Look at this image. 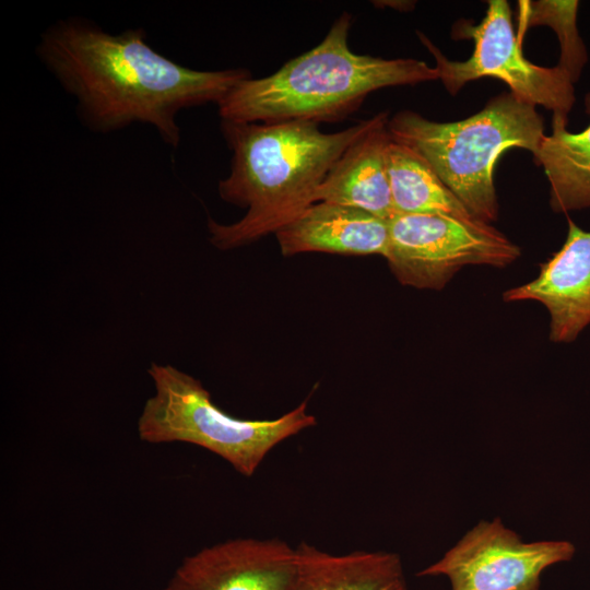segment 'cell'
<instances>
[{"instance_id":"obj_1","label":"cell","mask_w":590,"mask_h":590,"mask_svg":"<svg viewBox=\"0 0 590 590\" xmlns=\"http://www.w3.org/2000/svg\"><path fill=\"white\" fill-rule=\"evenodd\" d=\"M36 55L75 102L91 131L110 133L133 123L153 127L177 148L181 110L221 101L251 76L246 69L202 71L156 51L143 28L117 34L81 16L54 22L39 36Z\"/></svg>"},{"instance_id":"obj_2","label":"cell","mask_w":590,"mask_h":590,"mask_svg":"<svg viewBox=\"0 0 590 590\" xmlns=\"http://www.w3.org/2000/svg\"><path fill=\"white\" fill-rule=\"evenodd\" d=\"M387 114L330 133L308 120H222L232 160L228 176L219 182V194L247 212L231 224L209 219L211 244L221 250L237 248L295 220L315 203L317 189L344 151Z\"/></svg>"},{"instance_id":"obj_3","label":"cell","mask_w":590,"mask_h":590,"mask_svg":"<svg viewBox=\"0 0 590 590\" xmlns=\"http://www.w3.org/2000/svg\"><path fill=\"white\" fill-rule=\"evenodd\" d=\"M350 27L351 15L344 12L317 46L268 76L239 82L217 105L221 120L338 121L379 88L439 79L438 69L422 60L353 52Z\"/></svg>"},{"instance_id":"obj_4","label":"cell","mask_w":590,"mask_h":590,"mask_svg":"<svg viewBox=\"0 0 590 590\" xmlns=\"http://www.w3.org/2000/svg\"><path fill=\"white\" fill-rule=\"evenodd\" d=\"M387 129L392 140L428 162L473 217L487 224L498 217L493 170L499 156L510 148L535 155L545 135L535 106L511 92L453 122H436L402 110L388 120Z\"/></svg>"},{"instance_id":"obj_5","label":"cell","mask_w":590,"mask_h":590,"mask_svg":"<svg viewBox=\"0 0 590 590\" xmlns=\"http://www.w3.org/2000/svg\"><path fill=\"white\" fill-rule=\"evenodd\" d=\"M155 393L138 420V435L149 444L188 442L252 476L269 452L283 440L316 425L307 401L272 420H243L219 409L194 377L169 364L148 369Z\"/></svg>"},{"instance_id":"obj_6","label":"cell","mask_w":590,"mask_h":590,"mask_svg":"<svg viewBox=\"0 0 590 590\" xmlns=\"http://www.w3.org/2000/svg\"><path fill=\"white\" fill-rule=\"evenodd\" d=\"M386 259L396 279L416 288L441 290L463 267L504 268L520 248L491 224L434 213H397L388 221Z\"/></svg>"},{"instance_id":"obj_7","label":"cell","mask_w":590,"mask_h":590,"mask_svg":"<svg viewBox=\"0 0 590 590\" xmlns=\"http://www.w3.org/2000/svg\"><path fill=\"white\" fill-rule=\"evenodd\" d=\"M456 33L474 43L473 54L464 61L447 59L424 34L417 32L421 42L434 56L439 80L450 94H457L469 81L496 78L523 102L552 110L554 116L568 118L575 103L570 75L559 66L541 67L524 57L512 28L507 1L489 0L480 24L459 23Z\"/></svg>"},{"instance_id":"obj_8","label":"cell","mask_w":590,"mask_h":590,"mask_svg":"<svg viewBox=\"0 0 590 590\" xmlns=\"http://www.w3.org/2000/svg\"><path fill=\"white\" fill-rule=\"evenodd\" d=\"M574 554L568 541L523 542L495 518L480 521L417 576H446L451 590H540L543 571Z\"/></svg>"},{"instance_id":"obj_9","label":"cell","mask_w":590,"mask_h":590,"mask_svg":"<svg viewBox=\"0 0 590 590\" xmlns=\"http://www.w3.org/2000/svg\"><path fill=\"white\" fill-rule=\"evenodd\" d=\"M296 547L280 539L239 538L186 557L163 590H294Z\"/></svg>"},{"instance_id":"obj_10","label":"cell","mask_w":590,"mask_h":590,"mask_svg":"<svg viewBox=\"0 0 590 590\" xmlns=\"http://www.w3.org/2000/svg\"><path fill=\"white\" fill-rule=\"evenodd\" d=\"M503 299L541 303L550 315V340H576L590 324V232L569 220L562 248L542 263L534 280L507 290Z\"/></svg>"},{"instance_id":"obj_11","label":"cell","mask_w":590,"mask_h":590,"mask_svg":"<svg viewBox=\"0 0 590 590\" xmlns=\"http://www.w3.org/2000/svg\"><path fill=\"white\" fill-rule=\"evenodd\" d=\"M278 238L283 256L302 252L380 255L389 246L388 221L361 209L316 202L280 228Z\"/></svg>"},{"instance_id":"obj_12","label":"cell","mask_w":590,"mask_h":590,"mask_svg":"<svg viewBox=\"0 0 590 590\" xmlns=\"http://www.w3.org/2000/svg\"><path fill=\"white\" fill-rule=\"evenodd\" d=\"M388 120L387 114L344 151L317 189L315 203L352 206L386 221L394 216L386 167Z\"/></svg>"},{"instance_id":"obj_13","label":"cell","mask_w":590,"mask_h":590,"mask_svg":"<svg viewBox=\"0 0 590 590\" xmlns=\"http://www.w3.org/2000/svg\"><path fill=\"white\" fill-rule=\"evenodd\" d=\"M294 590H408L401 558L386 551L335 555L303 541L296 546Z\"/></svg>"},{"instance_id":"obj_14","label":"cell","mask_w":590,"mask_h":590,"mask_svg":"<svg viewBox=\"0 0 590 590\" xmlns=\"http://www.w3.org/2000/svg\"><path fill=\"white\" fill-rule=\"evenodd\" d=\"M590 114V94L586 99ZM568 118L554 116L552 133L540 142L534 161L550 184V205L557 213L590 206V125L581 132L567 130Z\"/></svg>"},{"instance_id":"obj_15","label":"cell","mask_w":590,"mask_h":590,"mask_svg":"<svg viewBox=\"0 0 590 590\" xmlns=\"http://www.w3.org/2000/svg\"><path fill=\"white\" fill-rule=\"evenodd\" d=\"M386 167L396 214L434 213L476 220L426 160L391 138L386 148Z\"/></svg>"},{"instance_id":"obj_16","label":"cell","mask_w":590,"mask_h":590,"mask_svg":"<svg viewBox=\"0 0 590 590\" xmlns=\"http://www.w3.org/2000/svg\"><path fill=\"white\" fill-rule=\"evenodd\" d=\"M578 1H520L521 31L536 24L551 26L560 44L557 66L575 83L587 62L586 47L577 30Z\"/></svg>"}]
</instances>
